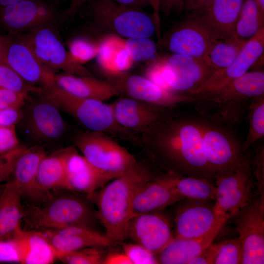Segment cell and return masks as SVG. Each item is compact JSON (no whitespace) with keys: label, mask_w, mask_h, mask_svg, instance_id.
<instances>
[{"label":"cell","mask_w":264,"mask_h":264,"mask_svg":"<svg viewBox=\"0 0 264 264\" xmlns=\"http://www.w3.org/2000/svg\"><path fill=\"white\" fill-rule=\"evenodd\" d=\"M110 106L117 123L137 135L171 113L169 109L129 97L120 98Z\"/></svg>","instance_id":"obj_21"},{"label":"cell","mask_w":264,"mask_h":264,"mask_svg":"<svg viewBox=\"0 0 264 264\" xmlns=\"http://www.w3.org/2000/svg\"><path fill=\"white\" fill-rule=\"evenodd\" d=\"M55 82L59 87L74 95L103 102L120 93L113 84L94 77L63 72L55 74Z\"/></svg>","instance_id":"obj_26"},{"label":"cell","mask_w":264,"mask_h":264,"mask_svg":"<svg viewBox=\"0 0 264 264\" xmlns=\"http://www.w3.org/2000/svg\"><path fill=\"white\" fill-rule=\"evenodd\" d=\"M22 248L17 234L11 239L0 240V262L22 264Z\"/></svg>","instance_id":"obj_42"},{"label":"cell","mask_w":264,"mask_h":264,"mask_svg":"<svg viewBox=\"0 0 264 264\" xmlns=\"http://www.w3.org/2000/svg\"><path fill=\"white\" fill-rule=\"evenodd\" d=\"M189 12L160 43L173 54L204 56L216 41L223 38L199 13Z\"/></svg>","instance_id":"obj_10"},{"label":"cell","mask_w":264,"mask_h":264,"mask_svg":"<svg viewBox=\"0 0 264 264\" xmlns=\"http://www.w3.org/2000/svg\"><path fill=\"white\" fill-rule=\"evenodd\" d=\"M249 106V129L245 140L242 143L243 151L264 136V95L250 100Z\"/></svg>","instance_id":"obj_37"},{"label":"cell","mask_w":264,"mask_h":264,"mask_svg":"<svg viewBox=\"0 0 264 264\" xmlns=\"http://www.w3.org/2000/svg\"><path fill=\"white\" fill-rule=\"evenodd\" d=\"M242 258V264L264 263V193H258L233 217Z\"/></svg>","instance_id":"obj_13"},{"label":"cell","mask_w":264,"mask_h":264,"mask_svg":"<svg viewBox=\"0 0 264 264\" xmlns=\"http://www.w3.org/2000/svg\"><path fill=\"white\" fill-rule=\"evenodd\" d=\"M170 173L175 190L183 199L215 200L216 186L210 181L197 177L180 176Z\"/></svg>","instance_id":"obj_34"},{"label":"cell","mask_w":264,"mask_h":264,"mask_svg":"<svg viewBox=\"0 0 264 264\" xmlns=\"http://www.w3.org/2000/svg\"><path fill=\"white\" fill-rule=\"evenodd\" d=\"M122 248L132 264H158L155 254L137 243H123Z\"/></svg>","instance_id":"obj_43"},{"label":"cell","mask_w":264,"mask_h":264,"mask_svg":"<svg viewBox=\"0 0 264 264\" xmlns=\"http://www.w3.org/2000/svg\"><path fill=\"white\" fill-rule=\"evenodd\" d=\"M254 177L246 155L232 171L219 177L215 181L217 212L230 219L247 204L254 197Z\"/></svg>","instance_id":"obj_12"},{"label":"cell","mask_w":264,"mask_h":264,"mask_svg":"<svg viewBox=\"0 0 264 264\" xmlns=\"http://www.w3.org/2000/svg\"><path fill=\"white\" fill-rule=\"evenodd\" d=\"M183 199L175 190L168 173L165 176L152 178L137 190L132 202V217L159 212Z\"/></svg>","instance_id":"obj_22"},{"label":"cell","mask_w":264,"mask_h":264,"mask_svg":"<svg viewBox=\"0 0 264 264\" xmlns=\"http://www.w3.org/2000/svg\"><path fill=\"white\" fill-rule=\"evenodd\" d=\"M99 43L97 63L105 72L115 77L132 66L134 62L126 48L125 40L112 34L104 37Z\"/></svg>","instance_id":"obj_30"},{"label":"cell","mask_w":264,"mask_h":264,"mask_svg":"<svg viewBox=\"0 0 264 264\" xmlns=\"http://www.w3.org/2000/svg\"><path fill=\"white\" fill-rule=\"evenodd\" d=\"M264 95V72H246L232 80L217 91L203 96L202 102L211 104L215 111L209 117L227 126L239 123L245 105L252 98Z\"/></svg>","instance_id":"obj_5"},{"label":"cell","mask_w":264,"mask_h":264,"mask_svg":"<svg viewBox=\"0 0 264 264\" xmlns=\"http://www.w3.org/2000/svg\"><path fill=\"white\" fill-rule=\"evenodd\" d=\"M27 148L19 145L8 152L0 154V183L12 175L17 160Z\"/></svg>","instance_id":"obj_44"},{"label":"cell","mask_w":264,"mask_h":264,"mask_svg":"<svg viewBox=\"0 0 264 264\" xmlns=\"http://www.w3.org/2000/svg\"><path fill=\"white\" fill-rule=\"evenodd\" d=\"M87 1L88 0H71L69 6L63 14V18L65 19L73 17L81 6Z\"/></svg>","instance_id":"obj_53"},{"label":"cell","mask_w":264,"mask_h":264,"mask_svg":"<svg viewBox=\"0 0 264 264\" xmlns=\"http://www.w3.org/2000/svg\"><path fill=\"white\" fill-rule=\"evenodd\" d=\"M57 252L77 250L87 247L104 248L113 243L105 234L91 227L73 226L59 230H38Z\"/></svg>","instance_id":"obj_23"},{"label":"cell","mask_w":264,"mask_h":264,"mask_svg":"<svg viewBox=\"0 0 264 264\" xmlns=\"http://www.w3.org/2000/svg\"><path fill=\"white\" fill-rule=\"evenodd\" d=\"M202 143L216 180L234 169L244 158L242 143L227 125L208 116L201 117Z\"/></svg>","instance_id":"obj_6"},{"label":"cell","mask_w":264,"mask_h":264,"mask_svg":"<svg viewBox=\"0 0 264 264\" xmlns=\"http://www.w3.org/2000/svg\"><path fill=\"white\" fill-rule=\"evenodd\" d=\"M22 193L11 181L2 188L0 196V240L13 238L22 229Z\"/></svg>","instance_id":"obj_29"},{"label":"cell","mask_w":264,"mask_h":264,"mask_svg":"<svg viewBox=\"0 0 264 264\" xmlns=\"http://www.w3.org/2000/svg\"><path fill=\"white\" fill-rule=\"evenodd\" d=\"M55 16L53 6L42 0H21L0 8V22L12 35L49 25Z\"/></svg>","instance_id":"obj_19"},{"label":"cell","mask_w":264,"mask_h":264,"mask_svg":"<svg viewBox=\"0 0 264 264\" xmlns=\"http://www.w3.org/2000/svg\"><path fill=\"white\" fill-rule=\"evenodd\" d=\"M213 0H185L182 11L191 12L200 9L208 5Z\"/></svg>","instance_id":"obj_52"},{"label":"cell","mask_w":264,"mask_h":264,"mask_svg":"<svg viewBox=\"0 0 264 264\" xmlns=\"http://www.w3.org/2000/svg\"><path fill=\"white\" fill-rule=\"evenodd\" d=\"M19 145L15 126H0V154L8 152Z\"/></svg>","instance_id":"obj_46"},{"label":"cell","mask_w":264,"mask_h":264,"mask_svg":"<svg viewBox=\"0 0 264 264\" xmlns=\"http://www.w3.org/2000/svg\"><path fill=\"white\" fill-rule=\"evenodd\" d=\"M4 38V63L31 85L44 88L55 84L53 71L39 60L22 37L10 34Z\"/></svg>","instance_id":"obj_15"},{"label":"cell","mask_w":264,"mask_h":264,"mask_svg":"<svg viewBox=\"0 0 264 264\" xmlns=\"http://www.w3.org/2000/svg\"><path fill=\"white\" fill-rule=\"evenodd\" d=\"M114 178L93 166L76 149L68 158L66 172L67 190L85 194L92 198L98 189Z\"/></svg>","instance_id":"obj_24"},{"label":"cell","mask_w":264,"mask_h":264,"mask_svg":"<svg viewBox=\"0 0 264 264\" xmlns=\"http://www.w3.org/2000/svg\"><path fill=\"white\" fill-rule=\"evenodd\" d=\"M264 27L248 40L228 66L216 70L203 84L189 95L206 96L220 89L232 80L243 75L263 55Z\"/></svg>","instance_id":"obj_17"},{"label":"cell","mask_w":264,"mask_h":264,"mask_svg":"<svg viewBox=\"0 0 264 264\" xmlns=\"http://www.w3.org/2000/svg\"><path fill=\"white\" fill-rule=\"evenodd\" d=\"M140 139L168 173L215 180L203 147L201 118L170 113Z\"/></svg>","instance_id":"obj_1"},{"label":"cell","mask_w":264,"mask_h":264,"mask_svg":"<svg viewBox=\"0 0 264 264\" xmlns=\"http://www.w3.org/2000/svg\"><path fill=\"white\" fill-rule=\"evenodd\" d=\"M75 149L71 146L58 150L42 159L33 187L28 195H37L58 189L67 190L66 181L68 158Z\"/></svg>","instance_id":"obj_25"},{"label":"cell","mask_w":264,"mask_h":264,"mask_svg":"<svg viewBox=\"0 0 264 264\" xmlns=\"http://www.w3.org/2000/svg\"><path fill=\"white\" fill-rule=\"evenodd\" d=\"M242 251L239 238L213 242L188 264H240Z\"/></svg>","instance_id":"obj_33"},{"label":"cell","mask_w":264,"mask_h":264,"mask_svg":"<svg viewBox=\"0 0 264 264\" xmlns=\"http://www.w3.org/2000/svg\"><path fill=\"white\" fill-rule=\"evenodd\" d=\"M101 248L87 247L70 252H57V259L68 264H103L105 256Z\"/></svg>","instance_id":"obj_38"},{"label":"cell","mask_w":264,"mask_h":264,"mask_svg":"<svg viewBox=\"0 0 264 264\" xmlns=\"http://www.w3.org/2000/svg\"><path fill=\"white\" fill-rule=\"evenodd\" d=\"M41 97L29 104L20 122L27 137L38 144L56 141L64 135L66 124L59 109Z\"/></svg>","instance_id":"obj_16"},{"label":"cell","mask_w":264,"mask_h":264,"mask_svg":"<svg viewBox=\"0 0 264 264\" xmlns=\"http://www.w3.org/2000/svg\"><path fill=\"white\" fill-rule=\"evenodd\" d=\"M261 15L264 17V0H255Z\"/></svg>","instance_id":"obj_57"},{"label":"cell","mask_w":264,"mask_h":264,"mask_svg":"<svg viewBox=\"0 0 264 264\" xmlns=\"http://www.w3.org/2000/svg\"><path fill=\"white\" fill-rule=\"evenodd\" d=\"M152 178L149 169L136 161L102 187L98 193L95 198L97 216L105 229V235L113 242H120L126 239L134 196L142 185Z\"/></svg>","instance_id":"obj_2"},{"label":"cell","mask_w":264,"mask_h":264,"mask_svg":"<svg viewBox=\"0 0 264 264\" xmlns=\"http://www.w3.org/2000/svg\"><path fill=\"white\" fill-rule=\"evenodd\" d=\"M22 108L0 109V126H13L19 123L23 115Z\"/></svg>","instance_id":"obj_47"},{"label":"cell","mask_w":264,"mask_h":264,"mask_svg":"<svg viewBox=\"0 0 264 264\" xmlns=\"http://www.w3.org/2000/svg\"><path fill=\"white\" fill-rule=\"evenodd\" d=\"M126 48L133 62L151 60L156 53L157 47L149 38H130L125 40Z\"/></svg>","instance_id":"obj_40"},{"label":"cell","mask_w":264,"mask_h":264,"mask_svg":"<svg viewBox=\"0 0 264 264\" xmlns=\"http://www.w3.org/2000/svg\"><path fill=\"white\" fill-rule=\"evenodd\" d=\"M116 2L128 7L141 8L150 6V0H113Z\"/></svg>","instance_id":"obj_54"},{"label":"cell","mask_w":264,"mask_h":264,"mask_svg":"<svg viewBox=\"0 0 264 264\" xmlns=\"http://www.w3.org/2000/svg\"><path fill=\"white\" fill-rule=\"evenodd\" d=\"M0 88L27 95L31 92L40 93L41 90L26 82L5 63L0 64Z\"/></svg>","instance_id":"obj_39"},{"label":"cell","mask_w":264,"mask_h":264,"mask_svg":"<svg viewBox=\"0 0 264 264\" xmlns=\"http://www.w3.org/2000/svg\"><path fill=\"white\" fill-rule=\"evenodd\" d=\"M104 264H132V262L123 252H111L105 256Z\"/></svg>","instance_id":"obj_51"},{"label":"cell","mask_w":264,"mask_h":264,"mask_svg":"<svg viewBox=\"0 0 264 264\" xmlns=\"http://www.w3.org/2000/svg\"><path fill=\"white\" fill-rule=\"evenodd\" d=\"M46 154L41 146L36 145L27 147L17 160L10 181L21 189L22 196L31 191L40 164Z\"/></svg>","instance_id":"obj_31"},{"label":"cell","mask_w":264,"mask_h":264,"mask_svg":"<svg viewBox=\"0 0 264 264\" xmlns=\"http://www.w3.org/2000/svg\"><path fill=\"white\" fill-rule=\"evenodd\" d=\"M115 77L117 79L113 84L120 93L123 92L129 97L167 109L182 103L204 101L202 97L169 91L140 75L125 72Z\"/></svg>","instance_id":"obj_18"},{"label":"cell","mask_w":264,"mask_h":264,"mask_svg":"<svg viewBox=\"0 0 264 264\" xmlns=\"http://www.w3.org/2000/svg\"><path fill=\"white\" fill-rule=\"evenodd\" d=\"M263 27L264 17L255 0H244L235 27L236 36L248 41Z\"/></svg>","instance_id":"obj_36"},{"label":"cell","mask_w":264,"mask_h":264,"mask_svg":"<svg viewBox=\"0 0 264 264\" xmlns=\"http://www.w3.org/2000/svg\"><path fill=\"white\" fill-rule=\"evenodd\" d=\"M39 60L52 70L81 76L94 77L85 66L71 57L59 37L49 25L37 27L22 37Z\"/></svg>","instance_id":"obj_11"},{"label":"cell","mask_w":264,"mask_h":264,"mask_svg":"<svg viewBox=\"0 0 264 264\" xmlns=\"http://www.w3.org/2000/svg\"><path fill=\"white\" fill-rule=\"evenodd\" d=\"M150 6L153 10L152 19L155 27V33L158 42H160L161 37V24L160 17V5L161 0H150Z\"/></svg>","instance_id":"obj_50"},{"label":"cell","mask_w":264,"mask_h":264,"mask_svg":"<svg viewBox=\"0 0 264 264\" xmlns=\"http://www.w3.org/2000/svg\"><path fill=\"white\" fill-rule=\"evenodd\" d=\"M243 1L213 0L204 7L194 11L199 13L223 39L234 37L237 36L235 27Z\"/></svg>","instance_id":"obj_28"},{"label":"cell","mask_w":264,"mask_h":264,"mask_svg":"<svg viewBox=\"0 0 264 264\" xmlns=\"http://www.w3.org/2000/svg\"><path fill=\"white\" fill-rule=\"evenodd\" d=\"M91 9L94 21L119 36L150 38L155 33L152 17L141 8L125 6L113 0H94Z\"/></svg>","instance_id":"obj_8"},{"label":"cell","mask_w":264,"mask_h":264,"mask_svg":"<svg viewBox=\"0 0 264 264\" xmlns=\"http://www.w3.org/2000/svg\"><path fill=\"white\" fill-rule=\"evenodd\" d=\"M255 167L254 177L258 182V193L264 192V144H261L256 149L255 156Z\"/></svg>","instance_id":"obj_48"},{"label":"cell","mask_w":264,"mask_h":264,"mask_svg":"<svg viewBox=\"0 0 264 264\" xmlns=\"http://www.w3.org/2000/svg\"><path fill=\"white\" fill-rule=\"evenodd\" d=\"M247 41L237 36L219 39L205 57L217 70L225 68L236 59Z\"/></svg>","instance_id":"obj_35"},{"label":"cell","mask_w":264,"mask_h":264,"mask_svg":"<svg viewBox=\"0 0 264 264\" xmlns=\"http://www.w3.org/2000/svg\"><path fill=\"white\" fill-rule=\"evenodd\" d=\"M178 208L175 218L176 237L193 239L203 237L223 226L229 219L219 213L215 203L188 199Z\"/></svg>","instance_id":"obj_14"},{"label":"cell","mask_w":264,"mask_h":264,"mask_svg":"<svg viewBox=\"0 0 264 264\" xmlns=\"http://www.w3.org/2000/svg\"><path fill=\"white\" fill-rule=\"evenodd\" d=\"M185 0H161L160 11L168 16L171 13L182 12V7Z\"/></svg>","instance_id":"obj_49"},{"label":"cell","mask_w":264,"mask_h":264,"mask_svg":"<svg viewBox=\"0 0 264 264\" xmlns=\"http://www.w3.org/2000/svg\"><path fill=\"white\" fill-rule=\"evenodd\" d=\"M21 0H0V8L16 3Z\"/></svg>","instance_id":"obj_56"},{"label":"cell","mask_w":264,"mask_h":264,"mask_svg":"<svg viewBox=\"0 0 264 264\" xmlns=\"http://www.w3.org/2000/svg\"><path fill=\"white\" fill-rule=\"evenodd\" d=\"M221 229H217L206 236L198 238L174 237L156 255L158 264H188L213 242Z\"/></svg>","instance_id":"obj_27"},{"label":"cell","mask_w":264,"mask_h":264,"mask_svg":"<svg viewBox=\"0 0 264 264\" xmlns=\"http://www.w3.org/2000/svg\"><path fill=\"white\" fill-rule=\"evenodd\" d=\"M5 41L4 37L0 36V64L4 63Z\"/></svg>","instance_id":"obj_55"},{"label":"cell","mask_w":264,"mask_h":264,"mask_svg":"<svg viewBox=\"0 0 264 264\" xmlns=\"http://www.w3.org/2000/svg\"><path fill=\"white\" fill-rule=\"evenodd\" d=\"M127 238L156 255L174 236L169 220L156 212L132 217L127 225Z\"/></svg>","instance_id":"obj_20"},{"label":"cell","mask_w":264,"mask_h":264,"mask_svg":"<svg viewBox=\"0 0 264 264\" xmlns=\"http://www.w3.org/2000/svg\"><path fill=\"white\" fill-rule=\"evenodd\" d=\"M27 97V94L0 88V109L22 108Z\"/></svg>","instance_id":"obj_45"},{"label":"cell","mask_w":264,"mask_h":264,"mask_svg":"<svg viewBox=\"0 0 264 264\" xmlns=\"http://www.w3.org/2000/svg\"><path fill=\"white\" fill-rule=\"evenodd\" d=\"M74 143L89 163L114 178L137 161L127 149L104 132H80L75 136Z\"/></svg>","instance_id":"obj_7"},{"label":"cell","mask_w":264,"mask_h":264,"mask_svg":"<svg viewBox=\"0 0 264 264\" xmlns=\"http://www.w3.org/2000/svg\"><path fill=\"white\" fill-rule=\"evenodd\" d=\"M93 220V212L86 201L67 194L53 197L42 206L23 208L22 219L26 230L90 227Z\"/></svg>","instance_id":"obj_4"},{"label":"cell","mask_w":264,"mask_h":264,"mask_svg":"<svg viewBox=\"0 0 264 264\" xmlns=\"http://www.w3.org/2000/svg\"><path fill=\"white\" fill-rule=\"evenodd\" d=\"M162 88L184 95L203 84L217 69L204 56L171 53L161 57Z\"/></svg>","instance_id":"obj_9"},{"label":"cell","mask_w":264,"mask_h":264,"mask_svg":"<svg viewBox=\"0 0 264 264\" xmlns=\"http://www.w3.org/2000/svg\"><path fill=\"white\" fill-rule=\"evenodd\" d=\"M2 190V188H0V195H1Z\"/></svg>","instance_id":"obj_58"},{"label":"cell","mask_w":264,"mask_h":264,"mask_svg":"<svg viewBox=\"0 0 264 264\" xmlns=\"http://www.w3.org/2000/svg\"><path fill=\"white\" fill-rule=\"evenodd\" d=\"M24 264H49L57 259L54 247L36 230L22 229L18 233Z\"/></svg>","instance_id":"obj_32"},{"label":"cell","mask_w":264,"mask_h":264,"mask_svg":"<svg viewBox=\"0 0 264 264\" xmlns=\"http://www.w3.org/2000/svg\"><path fill=\"white\" fill-rule=\"evenodd\" d=\"M41 96L65 110L89 131L102 132L140 145V137L116 121L110 105L74 95L56 84L42 88Z\"/></svg>","instance_id":"obj_3"},{"label":"cell","mask_w":264,"mask_h":264,"mask_svg":"<svg viewBox=\"0 0 264 264\" xmlns=\"http://www.w3.org/2000/svg\"><path fill=\"white\" fill-rule=\"evenodd\" d=\"M99 49V43L84 37L73 39L68 43V52L72 58L81 65L96 57Z\"/></svg>","instance_id":"obj_41"}]
</instances>
